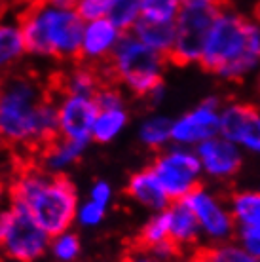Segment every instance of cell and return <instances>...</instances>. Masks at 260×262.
Returning a JSON list of instances; mask_svg holds the SVG:
<instances>
[{"mask_svg": "<svg viewBox=\"0 0 260 262\" xmlns=\"http://www.w3.org/2000/svg\"><path fill=\"white\" fill-rule=\"evenodd\" d=\"M196 154L200 158L203 169L207 171L209 175L219 179H228L235 175L243 164L235 143L228 141L222 135H216V137L200 143Z\"/></svg>", "mask_w": 260, "mask_h": 262, "instance_id": "obj_15", "label": "cell"}, {"mask_svg": "<svg viewBox=\"0 0 260 262\" xmlns=\"http://www.w3.org/2000/svg\"><path fill=\"white\" fill-rule=\"evenodd\" d=\"M207 255L211 256L213 262H258V258L254 255H251L245 247H237V245H207L205 247Z\"/></svg>", "mask_w": 260, "mask_h": 262, "instance_id": "obj_28", "label": "cell"}, {"mask_svg": "<svg viewBox=\"0 0 260 262\" xmlns=\"http://www.w3.org/2000/svg\"><path fill=\"white\" fill-rule=\"evenodd\" d=\"M182 0H143L141 17L150 21H177Z\"/></svg>", "mask_w": 260, "mask_h": 262, "instance_id": "obj_27", "label": "cell"}, {"mask_svg": "<svg viewBox=\"0 0 260 262\" xmlns=\"http://www.w3.org/2000/svg\"><path fill=\"white\" fill-rule=\"evenodd\" d=\"M88 144L90 143H84V141H71L65 137H57L50 144H46L36 154V162L46 171L61 175L84 156Z\"/></svg>", "mask_w": 260, "mask_h": 262, "instance_id": "obj_17", "label": "cell"}, {"mask_svg": "<svg viewBox=\"0 0 260 262\" xmlns=\"http://www.w3.org/2000/svg\"><path fill=\"white\" fill-rule=\"evenodd\" d=\"M241 247L260 258V228H241L240 230Z\"/></svg>", "mask_w": 260, "mask_h": 262, "instance_id": "obj_32", "label": "cell"}, {"mask_svg": "<svg viewBox=\"0 0 260 262\" xmlns=\"http://www.w3.org/2000/svg\"><path fill=\"white\" fill-rule=\"evenodd\" d=\"M21 2V6H23V4H27V2H33V0H19Z\"/></svg>", "mask_w": 260, "mask_h": 262, "instance_id": "obj_40", "label": "cell"}, {"mask_svg": "<svg viewBox=\"0 0 260 262\" xmlns=\"http://www.w3.org/2000/svg\"><path fill=\"white\" fill-rule=\"evenodd\" d=\"M120 262H163V260H160L156 255H152L148 249H143V247H139L135 243H131L129 247L125 249L124 256H122Z\"/></svg>", "mask_w": 260, "mask_h": 262, "instance_id": "obj_34", "label": "cell"}, {"mask_svg": "<svg viewBox=\"0 0 260 262\" xmlns=\"http://www.w3.org/2000/svg\"><path fill=\"white\" fill-rule=\"evenodd\" d=\"M169 61L163 53L152 50L133 33H124L116 50L103 67L106 82L124 85L137 97L160 99L163 90V71Z\"/></svg>", "mask_w": 260, "mask_h": 262, "instance_id": "obj_4", "label": "cell"}, {"mask_svg": "<svg viewBox=\"0 0 260 262\" xmlns=\"http://www.w3.org/2000/svg\"><path fill=\"white\" fill-rule=\"evenodd\" d=\"M152 171L156 173L158 181L162 183L163 190L167 192L171 202L184 200L190 192H194L200 183V173H202V162L198 154L182 148L162 152L154 158Z\"/></svg>", "mask_w": 260, "mask_h": 262, "instance_id": "obj_7", "label": "cell"}, {"mask_svg": "<svg viewBox=\"0 0 260 262\" xmlns=\"http://www.w3.org/2000/svg\"><path fill=\"white\" fill-rule=\"evenodd\" d=\"M90 200H93V202L101 203V205H111L112 202V186L106 181H103V179H99V181H95V183L91 184L90 188Z\"/></svg>", "mask_w": 260, "mask_h": 262, "instance_id": "obj_33", "label": "cell"}, {"mask_svg": "<svg viewBox=\"0 0 260 262\" xmlns=\"http://www.w3.org/2000/svg\"><path fill=\"white\" fill-rule=\"evenodd\" d=\"M99 114L93 97L84 95H61L59 97V131L61 137L71 141L91 143V131Z\"/></svg>", "mask_w": 260, "mask_h": 262, "instance_id": "obj_10", "label": "cell"}, {"mask_svg": "<svg viewBox=\"0 0 260 262\" xmlns=\"http://www.w3.org/2000/svg\"><path fill=\"white\" fill-rule=\"evenodd\" d=\"M12 8H21V2L19 0H0V19H4V15H6Z\"/></svg>", "mask_w": 260, "mask_h": 262, "instance_id": "obj_37", "label": "cell"}, {"mask_svg": "<svg viewBox=\"0 0 260 262\" xmlns=\"http://www.w3.org/2000/svg\"><path fill=\"white\" fill-rule=\"evenodd\" d=\"M127 120H129V116H127L125 106L99 111L95 124H93V131H91V141L99 144H106L114 141L127 125Z\"/></svg>", "mask_w": 260, "mask_h": 262, "instance_id": "obj_22", "label": "cell"}, {"mask_svg": "<svg viewBox=\"0 0 260 262\" xmlns=\"http://www.w3.org/2000/svg\"><path fill=\"white\" fill-rule=\"evenodd\" d=\"M165 211H167V221H169L171 239L181 249L194 245L196 239H198V232L202 228H200V223L192 213V209L182 200H179V202H171Z\"/></svg>", "mask_w": 260, "mask_h": 262, "instance_id": "obj_19", "label": "cell"}, {"mask_svg": "<svg viewBox=\"0 0 260 262\" xmlns=\"http://www.w3.org/2000/svg\"><path fill=\"white\" fill-rule=\"evenodd\" d=\"M221 135L249 150L260 152V112L247 103L228 105L221 112Z\"/></svg>", "mask_w": 260, "mask_h": 262, "instance_id": "obj_11", "label": "cell"}, {"mask_svg": "<svg viewBox=\"0 0 260 262\" xmlns=\"http://www.w3.org/2000/svg\"><path fill=\"white\" fill-rule=\"evenodd\" d=\"M0 179H2V175H0Z\"/></svg>", "mask_w": 260, "mask_h": 262, "instance_id": "obj_42", "label": "cell"}, {"mask_svg": "<svg viewBox=\"0 0 260 262\" xmlns=\"http://www.w3.org/2000/svg\"><path fill=\"white\" fill-rule=\"evenodd\" d=\"M55 262H76L82 253V243L80 237L74 232H63L52 237L50 251H48Z\"/></svg>", "mask_w": 260, "mask_h": 262, "instance_id": "obj_26", "label": "cell"}, {"mask_svg": "<svg viewBox=\"0 0 260 262\" xmlns=\"http://www.w3.org/2000/svg\"><path fill=\"white\" fill-rule=\"evenodd\" d=\"M122 34L124 33L106 17L85 23L82 48H80V61L85 65L103 67L111 59Z\"/></svg>", "mask_w": 260, "mask_h": 262, "instance_id": "obj_12", "label": "cell"}, {"mask_svg": "<svg viewBox=\"0 0 260 262\" xmlns=\"http://www.w3.org/2000/svg\"><path fill=\"white\" fill-rule=\"evenodd\" d=\"M109 4H111V0H78L74 10L85 23H90V21L106 17Z\"/></svg>", "mask_w": 260, "mask_h": 262, "instance_id": "obj_30", "label": "cell"}, {"mask_svg": "<svg viewBox=\"0 0 260 262\" xmlns=\"http://www.w3.org/2000/svg\"><path fill=\"white\" fill-rule=\"evenodd\" d=\"M106 205H101V203L93 202V200H85L84 203L80 202L78 207V215H76V223L84 228H95L104 221L106 216Z\"/></svg>", "mask_w": 260, "mask_h": 262, "instance_id": "obj_29", "label": "cell"}, {"mask_svg": "<svg viewBox=\"0 0 260 262\" xmlns=\"http://www.w3.org/2000/svg\"><path fill=\"white\" fill-rule=\"evenodd\" d=\"M143 0H111L106 19H111L122 33H131L135 23L141 19Z\"/></svg>", "mask_w": 260, "mask_h": 262, "instance_id": "obj_24", "label": "cell"}, {"mask_svg": "<svg viewBox=\"0 0 260 262\" xmlns=\"http://www.w3.org/2000/svg\"><path fill=\"white\" fill-rule=\"evenodd\" d=\"M48 4H52L53 8H61V10H74L78 0H46Z\"/></svg>", "mask_w": 260, "mask_h": 262, "instance_id": "obj_38", "label": "cell"}, {"mask_svg": "<svg viewBox=\"0 0 260 262\" xmlns=\"http://www.w3.org/2000/svg\"><path fill=\"white\" fill-rule=\"evenodd\" d=\"M171 129H173V120L165 118V116H152L141 124L139 139L144 146L158 150L171 141Z\"/></svg>", "mask_w": 260, "mask_h": 262, "instance_id": "obj_23", "label": "cell"}, {"mask_svg": "<svg viewBox=\"0 0 260 262\" xmlns=\"http://www.w3.org/2000/svg\"><path fill=\"white\" fill-rule=\"evenodd\" d=\"M84 27L85 21L76 13V10H61L46 2L44 29L52 50V59L69 65L80 61Z\"/></svg>", "mask_w": 260, "mask_h": 262, "instance_id": "obj_8", "label": "cell"}, {"mask_svg": "<svg viewBox=\"0 0 260 262\" xmlns=\"http://www.w3.org/2000/svg\"><path fill=\"white\" fill-rule=\"evenodd\" d=\"M4 198H8V183L4 181V179H0V209L4 207V205H2Z\"/></svg>", "mask_w": 260, "mask_h": 262, "instance_id": "obj_39", "label": "cell"}, {"mask_svg": "<svg viewBox=\"0 0 260 262\" xmlns=\"http://www.w3.org/2000/svg\"><path fill=\"white\" fill-rule=\"evenodd\" d=\"M230 213L241 228H260V192H237L230 200Z\"/></svg>", "mask_w": 260, "mask_h": 262, "instance_id": "obj_21", "label": "cell"}, {"mask_svg": "<svg viewBox=\"0 0 260 262\" xmlns=\"http://www.w3.org/2000/svg\"><path fill=\"white\" fill-rule=\"evenodd\" d=\"M182 202L192 209L200 223V228L205 234H209L211 237H226L232 234V228L235 224L232 213H228L215 198L203 190V186H198Z\"/></svg>", "mask_w": 260, "mask_h": 262, "instance_id": "obj_13", "label": "cell"}, {"mask_svg": "<svg viewBox=\"0 0 260 262\" xmlns=\"http://www.w3.org/2000/svg\"><path fill=\"white\" fill-rule=\"evenodd\" d=\"M93 99H95V103H97L99 111L125 106L120 88H118V84H112V82H106V84H103V88L99 90L97 95H95Z\"/></svg>", "mask_w": 260, "mask_h": 262, "instance_id": "obj_31", "label": "cell"}, {"mask_svg": "<svg viewBox=\"0 0 260 262\" xmlns=\"http://www.w3.org/2000/svg\"><path fill=\"white\" fill-rule=\"evenodd\" d=\"M260 63V29L237 13H219L198 65L203 71L237 80Z\"/></svg>", "mask_w": 260, "mask_h": 262, "instance_id": "obj_3", "label": "cell"}, {"mask_svg": "<svg viewBox=\"0 0 260 262\" xmlns=\"http://www.w3.org/2000/svg\"><path fill=\"white\" fill-rule=\"evenodd\" d=\"M52 236L31 213L8 203L0 209V255L13 262H38L50 251Z\"/></svg>", "mask_w": 260, "mask_h": 262, "instance_id": "obj_5", "label": "cell"}, {"mask_svg": "<svg viewBox=\"0 0 260 262\" xmlns=\"http://www.w3.org/2000/svg\"><path fill=\"white\" fill-rule=\"evenodd\" d=\"M125 194L137 202L139 205H143L146 209L152 211H163L169 207V196L167 192L163 190L162 183L158 181L156 173L152 171V167H146V169H141L133 173L127 181V186H125Z\"/></svg>", "mask_w": 260, "mask_h": 262, "instance_id": "obj_16", "label": "cell"}, {"mask_svg": "<svg viewBox=\"0 0 260 262\" xmlns=\"http://www.w3.org/2000/svg\"><path fill=\"white\" fill-rule=\"evenodd\" d=\"M224 8L216 6H182L177 15V34L167 61L177 67L200 63L205 40L211 27Z\"/></svg>", "mask_w": 260, "mask_h": 262, "instance_id": "obj_6", "label": "cell"}, {"mask_svg": "<svg viewBox=\"0 0 260 262\" xmlns=\"http://www.w3.org/2000/svg\"><path fill=\"white\" fill-rule=\"evenodd\" d=\"M131 33L141 42H144L146 46L167 57L171 48H173V42H175L177 21H150L141 17L135 23V27L131 29Z\"/></svg>", "mask_w": 260, "mask_h": 262, "instance_id": "obj_20", "label": "cell"}, {"mask_svg": "<svg viewBox=\"0 0 260 262\" xmlns=\"http://www.w3.org/2000/svg\"><path fill=\"white\" fill-rule=\"evenodd\" d=\"M258 262H260V258H258Z\"/></svg>", "mask_w": 260, "mask_h": 262, "instance_id": "obj_43", "label": "cell"}, {"mask_svg": "<svg viewBox=\"0 0 260 262\" xmlns=\"http://www.w3.org/2000/svg\"><path fill=\"white\" fill-rule=\"evenodd\" d=\"M0 137L2 148L34 160L46 144L61 137L59 97L50 82L19 69L0 78Z\"/></svg>", "mask_w": 260, "mask_h": 262, "instance_id": "obj_1", "label": "cell"}, {"mask_svg": "<svg viewBox=\"0 0 260 262\" xmlns=\"http://www.w3.org/2000/svg\"><path fill=\"white\" fill-rule=\"evenodd\" d=\"M171 239L169 237V221H167V211H158L156 215L144 224L141 232L135 237V245L143 247V249H152L160 243Z\"/></svg>", "mask_w": 260, "mask_h": 262, "instance_id": "obj_25", "label": "cell"}, {"mask_svg": "<svg viewBox=\"0 0 260 262\" xmlns=\"http://www.w3.org/2000/svg\"><path fill=\"white\" fill-rule=\"evenodd\" d=\"M52 92L61 95H84V97H95L97 92L106 84L103 71L99 67L85 65L82 61L71 63L67 71H61L59 74L48 80Z\"/></svg>", "mask_w": 260, "mask_h": 262, "instance_id": "obj_14", "label": "cell"}, {"mask_svg": "<svg viewBox=\"0 0 260 262\" xmlns=\"http://www.w3.org/2000/svg\"><path fill=\"white\" fill-rule=\"evenodd\" d=\"M25 55V38H23L17 19H0V78L15 71Z\"/></svg>", "mask_w": 260, "mask_h": 262, "instance_id": "obj_18", "label": "cell"}, {"mask_svg": "<svg viewBox=\"0 0 260 262\" xmlns=\"http://www.w3.org/2000/svg\"><path fill=\"white\" fill-rule=\"evenodd\" d=\"M230 0H182V6H216V8H228Z\"/></svg>", "mask_w": 260, "mask_h": 262, "instance_id": "obj_35", "label": "cell"}, {"mask_svg": "<svg viewBox=\"0 0 260 262\" xmlns=\"http://www.w3.org/2000/svg\"><path fill=\"white\" fill-rule=\"evenodd\" d=\"M216 135H221V112L215 99H207L194 111L175 120L171 129V141L179 144H200Z\"/></svg>", "mask_w": 260, "mask_h": 262, "instance_id": "obj_9", "label": "cell"}, {"mask_svg": "<svg viewBox=\"0 0 260 262\" xmlns=\"http://www.w3.org/2000/svg\"><path fill=\"white\" fill-rule=\"evenodd\" d=\"M0 150H2V137H0Z\"/></svg>", "mask_w": 260, "mask_h": 262, "instance_id": "obj_41", "label": "cell"}, {"mask_svg": "<svg viewBox=\"0 0 260 262\" xmlns=\"http://www.w3.org/2000/svg\"><path fill=\"white\" fill-rule=\"evenodd\" d=\"M8 202L31 213L52 237L72 228L80 207L78 190L65 173H50L34 158L25 156H15Z\"/></svg>", "mask_w": 260, "mask_h": 262, "instance_id": "obj_2", "label": "cell"}, {"mask_svg": "<svg viewBox=\"0 0 260 262\" xmlns=\"http://www.w3.org/2000/svg\"><path fill=\"white\" fill-rule=\"evenodd\" d=\"M184 262H213V260H211V256L207 255L205 247H196V249L192 251V255Z\"/></svg>", "mask_w": 260, "mask_h": 262, "instance_id": "obj_36", "label": "cell"}]
</instances>
